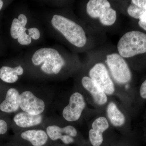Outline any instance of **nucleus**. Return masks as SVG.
I'll use <instances>...</instances> for the list:
<instances>
[{
  "label": "nucleus",
  "instance_id": "nucleus-1",
  "mask_svg": "<svg viewBox=\"0 0 146 146\" xmlns=\"http://www.w3.org/2000/svg\"><path fill=\"white\" fill-rule=\"evenodd\" d=\"M51 23L53 26L73 45L81 48L86 44L85 32L80 26L74 21L60 15H55Z\"/></svg>",
  "mask_w": 146,
  "mask_h": 146
},
{
  "label": "nucleus",
  "instance_id": "nucleus-2",
  "mask_svg": "<svg viewBox=\"0 0 146 146\" xmlns=\"http://www.w3.org/2000/svg\"><path fill=\"white\" fill-rule=\"evenodd\" d=\"M119 54L123 58L133 57L146 52V34L137 31L128 32L117 44Z\"/></svg>",
  "mask_w": 146,
  "mask_h": 146
},
{
  "label": "nucleus",
  "instance_id": "nucleus-3",
  "mask_svg": "<svg viewBox=\"0 0 146 146\" xmlns=\"http://www.w3.org/2000/svg\"><path fill=\"white\" fill-rule=\"evenodd\" d=\"M86 11L90 17L98 18L101 23L106 26L113 25L117 19L116 11L106 0H90L86 5Z\"/></svg>",
  "mask_w": 146,
  "mask_h": 146
},
{
  "label": "nucleus",
  "instance_id": "nucleus-4",
  "mask_svg": "<svg viewBox=\"0 0 146 146\" xmlns=\"http://www.w3.org/2000/svg\"><path fill=\"white\" fill-rule=\"evenodd\" d=\"M107 65L112 76L118 83L123 84L131 79V73L128 65L119 54L112 53L108 55Z\"/></svg>",
  "mask_w": 146,
  "mask_h": 146
},
{
  "label": "nucleus",
  "instance_id": "nucleus-5",
  "mask_svg": "<svg viewBox=\"0 0 146 146\" xmlns=\"http://www.w3.org/2000/svg\"><path fill=\"white\" fill-rule=\"evenodd\" d=\"M89 76L105 94L111 95L114 93V83L104 64L102 63L96 64L90 70Z\"/></svg>",
  "mask_w": 146,
  "mask_h": 146
},
{
  "label": "nucleus",
  "instance_id": "nucleus-6",
  "mask_svg": "<svg viewBox=\"0 0 146 146\" xmlns=\"http://www.w3.org/2000/svg\"><path fill=\"white\" fill-rule=\"evenodd\" d=\"M44 100L35 95L30 91H25L20 94V107L23 112L31 115H42L46 108Z\"/></svg>",
  "mask_w": 146,
  "mask_h": 146
},
{
  "label": "nucleus",
  "instance_id": "nucleus-7",
  "mask_svg": "<svg viewBox=\"0 0 146 146\" xmlns=\"http://www.w3.org/2000/svg\"><path fill=\"white\" fill-rule=\"evenodd\" d=\"M85 106L82 95L78 92L74 93L70 97L69 104L63 108L62 112L63 118L69 122L78 121L81 117Z\"/></svg>",
  "mask_w": 146,
  "mask_h": 146
},
{
  "label": "nucleus",
  "instance_id": "nucleus-8",
  "mask_svg": "<svg viewBox=\"0 0 146 146\" xmlns=\"http://www.w3.org/2000/svg\"><path fill=\"white\" fill-rule=\"evenodd\" d=\"M45 130L49 138L53 141L60 140L66 145L72 143L74 142V137L77 135V131L73 126L68 125L61 127L54 124L48 125Z\"/></svg>",
  "mask_w": 146,
  "mask_h": 146
},
{
  "label": "nucleus",
  "instance_id": "nucleus-9",
  "mask_svg": "<svg viewBox=\"0 0 146 146\" xmlns=\"http://www.w3.org/2000/svg\"><path fill=\"white\" fill-rule=\"evenodd\" d=\"M92 127L89 131L90 142L93 146H100L103 141V133L109 127L107 119L102 117L97 118L92 123Z\"/></svg>",
  "mask_w": 146,
  "mask_h": 146
},
{
  "label": "nucleus",
  "instance_id": "nucleus-10",
  "mask_svg": "<svg viewBox=\"0 0 146 146\" xmlns=\"http://www.w3.org/2000/svg\"><path fill=\"white\" fill-rule=\"evenodd\" d=\"M44 119V115L42 114L32 115L23 111L16 113L13 118V121L17 126L25 129L40 125Z\"/></svg>",
  "mask_w": 146,
  "mask_h": 146
},
{
  "label": "nucleus",
  "instance_id": "nucleus-11",
  "mask_svg": "<svg viewBox=\"0 0 146 146\" xmlns=\"http://www.w3.org/2000/svg\"><path fill=\"white\" fill-rule=\"evenodd\" d=\"M21 137L33 146H43L46 143L49 137L44 129H31L22 131Z\"/></svg>",
  "mask_w": 146,
  "mask_h": 146
},
{
  "label": "nucleus",
  "instance_id": "nucleus-12",
  "mask_svg": "<svg viewBox=\"0 0 146 146\" xmlns=\"http://www.w3.org/2000/svg\"><path fill=\"white\" fill-rule=\"evenodd\" d=\"M20 94L17 89L11 88L7 92L5 98L0 104V110L7 113L18 111L20 107Z\"/></svg>",
  "mask_w": 146,
  "mask_h": 146
},
{
  "label": "nucleus",
  "instance_id": "nucleus-13",
  "mask_svg": "<svg viewBox=\"0 0 146 146\" xmlns=\"http://www.w3.org/2000/svg\"><path fill=\"white\" fill-rule=\"evenodd\" d=\"M82 84L84 88L91 94L97 104L102 105L107 102L106 94L90 78L84 77L82 79Z\"/></svg>",
  "mask_w": 146,
  "mask_h": 146
},
{
  "label": "nucleus",
  "instance_id": "nucleus-14",
  "mask_svg": "<svg viewBox=\"0 0 146 146\" xmlns=\"http://www.w3.org/2000/svg\"><path fill=\"white\" fill-rule=\"evenodd\" d=\"M57 50L50 48H42L36 50L33 56L32 60L35 65H39L44 62H52L59 56Z\"/></svg>",
  "mask_w": 146,
  "mask_h": 146
},
{
  "label": "nucleus",
  "instance_id": "nucleus-15",
  "mask_svg": "<svg viewBox=\"0 0 146 146\" xmlns=\"http://www.w3.org/2000/svg\"><path fill=\"white\" fill-rule=\"evenodd\" d=\"M23 69L21 66L14 68L3 66L0 69V78L7 83H15L18 80V76L23 74Z\"/></svg>",
  "mask_w": 146,
  "mask_h": 146
},
{
  "label": "nucleus",
  "instance_id": "nucleus-16",
  "mask_svg": "<svg viewBox=\"0 0 146 146\" xmlns=\"http://www.w3.org/2000/svg\"><path fill=\"white\" fill-rule=\"evenodd\" d=\"M107 115L112 124L115 126H121L124 124L125 118L118 109L114 103H110L107 107Z\"/></svg>",
  "mask_w": 146,
  "mask_h": 146
},
{
  "label": "nucleus",
  "instance_id": "nucleus-17",
  "mask_svg": "<svg viewBox=\"0 0 146 146\" xmlns=\"http://www.w3.org/2000/svg\"><path fill=\"white\" fill-rule=\"evenodd\" d=\"M27 29L23 27L20 23L18 19H13L11 27V35L12 38L18 39L24 32H26Z\"/></svg>",
  "mask_w": 146,
  "mask_h": 146
},
{
  "label": "nucleus",
  "instance_id": "nucleus-18",
  "mask_svg": "<svg viewBox=\"0 0 146 146\" xmlns=\"http://www.w3.org/2000/svg\"><path fill=\"white\" fill-rule=\"evenodd\" d=\"M146 11V9L141 8L131 3L128 7L127 11L129 15L136 19H140Z\"/></svg>",
  "mask_w": 146,
  "mask_h": 146
},
{
  "label": "nucleus",
  "instance_id": "nucleus-19",
  "mask_svg": "<svg viewBox=\"0 0 146 146\" xmlns=\"http://www.w3.org/2000/svg\"><path fill=\"white\" fill-rule=\"evenodd\" d=\"M65 64V62L64 61V59L61 56V55H59L58 61L55 64L54 67H53L52 72L53 74H57L60 72L62 67Z\"/></svg>",
  "mask_w": 146,
  "mask_h": 146
},
{
  "label": "nucleus",
  "instance_id": "nucleus-20",
  "mask_svg": "<svg viewBox=\"0 0 146 146\" xmlns=\"http://www.w3.org/2000/svg\"><path fill=\"white\" fill-rule=\"evenodd\" d=\"M31 37L25 32L18 39V43L23 45H28L31 43Z\"/></svg>",
  "mask_w": 146,
  "mask_h": 146
},
{
  "label": "nucleus",
  "instance_id": "nucleus-21",
  "mask_svg": "<svg viewBox=\"0 0 146 146\" xmlns=\"http://www.w3.org/2000/svg\"><path fill=\"white\" fill-rule=\"evenodd\" d=\"M28 30L29 32V35L31 37V38L35 40H37L39 39L40 34L38 29L36 28H32L29 29Z\"/></svg>",
  "mask_w": 146,
  "mask_h": 146
},
{
  "label": "nucleus",
  "instance_id": "nucleus-22",
  "mask_svg": "<svg viewBox=\"0 0 146 146\" xmlns=\"http://www.w3.org/2000/svg\"><path fill=\"white\" fill-rule=\"evenodd\" d=\"M8 125L5 121L0 119V135H3L7 132Z\"/></svg>",
  "mask_w": 146,
  "mask_h": 146
},
{
  "label": "nucleus",
  "instance_id": "nucleus-23",
  "mask_svg": "<svg viewBox=\"0 0 146 146\" xmlns=\"http://www.w3.org/2000/svg\"><path fill=\"white\" fill-rule=\"evenodd\" d=\"M138 25L139 26L146 31V11L139 19Z\"/></svg>",
  "mask_w": 146,
  "mask_h": 146
},
{
  "label": "nucleus",
  "instance_id": "nucleus-24",
  "mask_svg": "<svg viewBox=\"0 0 146 146\" xmlns=\"http://www.w3.org/2000/svg\"><path fill=\"white\" fill-rule=\"evenodd\" d=\"M131 3L146 10V0H133Z\"/></svg>",
  "mask_w": 146,
  "mask_h": 146
},
{
  "label": "nucleus",
  "instance_id": "nucleus-25",
  "mask_svg": "<svg viewBox=\"0 0 146 146\" xmlns=\"http://www.w3.org/2000/svg\"><path fill=\"white\" fill-rule=\"evenodd\" d=\"M141 96L144 99H146V80L142 83L140 89Z\"/></svg>",
  "mask_w": 146,
  "mask_h": 146
},
{
  "label": "nucleus",
  "instance_id": "nucleus-26",
  "mask_svg": "<svg viewBox=\"0 0 146 146\" xmlns=\"http://www.w3.org/2000/svg\"><path fill=\"white\" fill-rule=\"evenodd\" d=\"M18 20L21 25L24 27H25L27 22V19L26 16L24 14H20L18 16Z\"/></svg>",
  "mask_w": 146,
  "mask_h": 146
},
{
  "label": "nucleus",
  "instance_id": "nucleus-27",
  "mask_svg": "<svg viewBox=\"0 0 146 146\" xmlns=\"http://www.w3.org/2000/svg\"><path fill=\"white\" fill-rule=\"evenodd\" d=\"M3 6V1L0 0V10L2 8Z\"/></svg>",
  "mask_w": 146,
  "mask_h": 146
}]
</instances>
